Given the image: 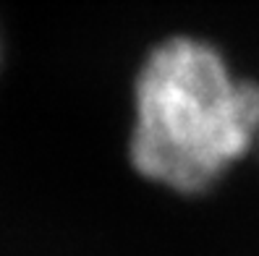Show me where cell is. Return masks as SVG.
I'll return each mask as SVG.
<instances>
[{"mask_svg": "<svg viewBox=\"0 0 259 256\" xmlns=\"http://www.w3.org/2000/svg\"><path fill=\"white\" fill-rule=\"evenodd\" d=\"M259 136V86L236 79L223 55L196 39H170L136 79L131 162L144 178L202 193Z\"/></svg>", "mask_w": 259, "mask_h": 256, "instance_id": "obj_1", "label": "cell"}]
</instances>
